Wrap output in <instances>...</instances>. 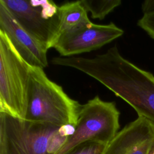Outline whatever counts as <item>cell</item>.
<instances>
[{
  "label": "cell",
  "mask_w": 154,
  "mask_h": 154,
  "mask_svg": "<svg viewBox=\"0 0 154 154\" xmlns=\"http://www.w3.org/2000/svg\"><path fill=\"white\" fill-rule=\"evenodd\" d=\"M51 63L75 69L95 79L129 103L138 117L154 125V76L123 58L116 46L93 58L57 57Z\"/></svg>",
  "instance_id": "1"
},
{
  "label": "cell",
  "mask_w": 154,
  "mask_h": 154,
  "mask_svg": "<svg viewBox=\"0 0 154 154\" xmlns=\"http://www.w3.org/2000/svg\"><path fill=\"white\" fill-rule=\"evenodd\" d=\"M74 130L0 112V154H55Z\"/></svg>",
  "instance_id": "2"
},
{
  "label": "cell",
  "mask_w": 154,
  "mask_h": 154,
  "mask_svg": "<svg viewBox=\"0 0 154 154\" xmlns=\"http://www.w3.org/2000/svg\"><path fill=\"white\" fill-rule=\"evenodd\" d=\"M25 120L58 127H75L81 105L48 78L43 69L31 66Z\"/></svg>",
  "instance_id": "3"
},
{
  "label": "cell",
  "mask_w": 154,
  "mask_h": 154,
  "mask_svg": "<svg viewBox=\"0 0 154 154\" xmlns=\"http://www.w3.org/2000/svg\"><path fill=\"white\" fill-rule=\"evenodd\" d=\"M29 66L0 30V112L25 120L31 77Z\"/></svg>",
  "instance_id": "4"
},
{
  "label": "cell",
  "mask_w": 154,
  "mask_h": 154,
  "mask_svg": "<svg viewBox=\"0 0 154 154\" xmlns=\"http://www.w3.org/2000/svg\"><path fill=\"white\" fill-rule=\"evenodd\" d=\"M119 117L114 102L102 100L96 96L81 106L73 133L55 154H64L87 141L108 144L119 132Z\"/></svg>",
  "instance_id": "5"
},
{
  "label": "cell",
  "mask_w": 154,
  "mask_h": 154,
  "mask_svg": "<svg viewBox=\"0 0 154 154\" xmlns=\"http://www.w3.org/2000/svg\"><path fill=\"white\" fill-rule=\"evenodd\" d=\"M16 22L48 49L57 38L59 6L49 0H0Z\"/></svg>",
  "instance_id": "6"
},
{
  "label": "cell",
  "mask_w": 154,
  "mask_h": 154,
  "mask_svg": "<svg viewBox=\"0 0 154 154\" xmlns=\"http://www.w3.org/2000/svg\"><path fill=\"white\" fill-rule=\"evenodd\" d=\"M123 32L112 22L98 25L90 21L60 34L52 48L61 57H69L97 49L121 37Z\"/></svg>",
  "instance_id": "7"
},
{
  "label": "cell",
  "mask_w": 154,
  "mask_h": 154,
  "mask_svg": "<svg viewBox=\"0 0 154 154\" xmlns=\"http://www.w3.org/2000/svg\"><path fill=\"white\" fill-rule=\"evenodd\" d=\"M0 30L7 34L19 54L29 66L43 69L48 66V49L29 34L1 2Z\"/></svg>",
  "instance_id": "8"
},
{
  "label": "cell",
  "mask_w": 154,
  "mask_h": 154,
  "mask_svg": "<svg viewBox=\"0 0 154 154\" xmlns=\"http://www.w3.org/2000/svg\"><path fill=\"white\" fill-rule=\"evenodd\" d=\"M153 146L154 125L138 117L117 132L103 154H149Z\"/></svg>",
  "instance_id": "9"
},
{
  "label": "cell",
  "mask_w": 154,
  "mask_h": 154,
  "mask_svg": "<svg viewBox=\"0 0 154 154\" xmlns=\"http://www.w3.org/2000/svg\"><path fill=\"white\" fill-rule=\"evenodd\" d=\"M59 16L60 28L57 37L64 32L72 30L90 21L87 11L81 5L80 1L67 2L59 6Z\"/></svg>",
  "instance_id": "10"
},
{
  "label": "cell",
  "mask_w": 154,
  "mask_h": 154,
  "mask_svg": "<svg viewBox=\"0 0 154 154\" xmlns=\"http://www.w3.org/2000/svg\"><path fill=\"white\" fill-rule=\"evenodd\" d=\"M80 2L87 13H91L93 19L102 20L119 6L122 1L120 0H81Z\"/></svg>",
  "instance_id": "11"
},
{
  "label": "cell",
  "mask_w": 154,
  "mask_h": 154,
  "mask_svg": "<svg viewBox=\"0 0 154 154\" xmlns=\"http://www.w3.org/2000/svg\"><path fill=\"white\" fill-rule=\"evenodd\" d=\"M107 144L87 141L76 146L64 154H103Z\"/></svg>",
  "instance_id": "12"
},
{
  "label": "cell",
  "mask_w": 154,
  "mask_h": 154,
  "mask_svg": "<svg viewBox=\"0 0 154 154\" xmlns=\"http://www.w3.org/2000/svg\"><path fill=\"white\" fill-rule=\"evenodd\" d=\"M137 25L154 39V12L144 14L138 20Z\"/></svg>",
  "instance_id": "13"
},
{
  "label": "cell",
  "mask_w": 154,
  "mask_h": 154,
  "mask_svg": "<svg viewBox=\"0 0 154 154\" xmlns=\"http://www.w3.org/2000/svg\"><path fill=\"white\" fill-rule=\"evenodd\" d=\"M141 8L143 14L154 12V0H146L142 5Z\"/></svg>",
  "instance_id": "14"
}]
</instances>
